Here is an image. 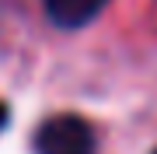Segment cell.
Listing matches in <instances>:
<instances>
[{
  "label": "cell",
  "mask_w": 157,
  "mask_h": 154,
  "mask_svg": "<svg viewBox=\"0 0 157 154\" xmlns=\"http://www.w3.org/2000/svg\"><path fill=\"white\" fill-rule=\"evenodd\" d=\"M35 154H98V137L84 116L59 112L35 130Z\"/></svg>",
  "instance_id": "6da1fadb"
},
{
  "label": "cell",
  "mask_w": 157,
  "mask_h": 154,
  "mask_svg": "<svg viewBox=\"0 0 157 154\" xmlns=\"http://www.w3.org/2000/svg\"><path fill=\"white\" fill-rule=\"evenodd\" d=\"M45 4V14L59 25V28H84L87 21L105 11L108 0H42Z\"/></svg>",
  "instance_id": "7a4b0ae2"
},
{
  "label": "cell",
  "mask_w": 157,
  "mask_h": 154,
  "mask_svg": "<svg viewBox=\"0 0 157 154\" xmlns=\"http://www.w3.org/2000/svg\"><path fill=\"white\" fill-rule=\"evenodd\" d=\"M7 116H11V112H7V105L0 102V130H4V126H7Z\"/></svg>",
  "instance_id": "3957f363"
},
{
  "label": "cell",
  "mask_w": 157,
  "mask_h": 154,
  "mask_svg": "<svg viewBox=\"0 0 157 154\" xmlns=\"http://www.w3.org/2000/svg\"><path fill=\"white\" fill-rule=\"evenodd\" d=\"M154 154H157V151H154Z\"/></svg>",
  "instance_id": "277c9868"
}]
</instances>
